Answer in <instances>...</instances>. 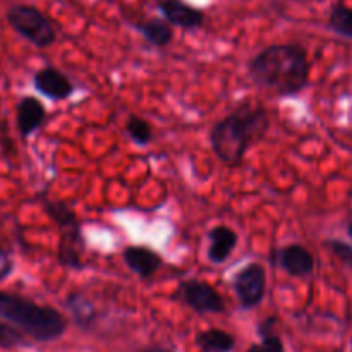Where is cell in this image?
I'll use <instances>...</instances> for the list:
<instances>
[{
    "instance_id": "obj_12",
    "label": "cell",
    "mask_w": 352,
    "mask_h": 352,
    "mask_svg": "<svg viewBox=\"0 0 352 352\" xmlns=\"http://www.w3.org/2000/svg\"><path fill=\"white\" fill-rule=\"evenodd\" d=\"M47 120V109L36 96H23L16 105V124L21 138H30Z\"/></svg>"
},
{
    "instance_id": "obj_7",
    "label": "cell",
    "mask_w": 352,
    "mask_h": 352,
    "mask_svg": "<svg viewBox=\"0 0 352 352\" xmlns=\"http://www.w3.org/2000/svg\"><path fill=\"white\" fill-rule=\"evenodd\" d=\"M270 261L291 277H308L315 270V258L311 251L298 243L272 250Z\"/></svg>"
},
{
    "instance_id": "obj_20",
    "label": "cell",
    "mask_w": 352,
    "mask_h": 352,
    "mask_svg": "<svg viewBox=\"0 0 352 352\" xmlns=\"http://www.w3.org/2000/svg\"><path fill=\"white\" fill-rule=\"evenodd\" d=\"M248 352H285V351H284V344H282V340L278 339L275 333H270V336L261 337V342L251 346Z\"/></svg>"
},
{
    "instance_id": "obj_5",
    "label": "cell",
    "mask_w": 352,
    "mask_h": 352,
    "mask_svg": "<svg viewBox=\"0 0 352 352\" xmlns=\"http://www.w3.org/2000/svg\"><path fill=\"white\" fill-rule=\"evenodd\" d=\"M234 292L239 299L241 308L253 309L261 305L267 292V270L260 263H248L234 274L232 280Z\"/></svg>"
},
{
    "instance_id": "obj_2",
    "label": "cell",
    "mask_w": 352,
    "mask_h": 352,
    "mask_svg": "<svg viewBox=\"0 0 352 352\" xmlns=\"http://www.w3.org/2000/svg\"><path fill=\"white\" fill-rule=\"evenodd\" d=\"M272 126L270 113L261 103L243 102L210 131V146L227 167H239L248 151L260 143Z\"/></svg>"
},
{
    "instance_id": "obj_9",
    "label": "cell",
    "mask_w": 352,
    "mask_h": 352,
    "mask_svg": "<svg viewBox=\"0 0 352 352\" xmlns=\"http://www.w3.org/2000/svg\"><path fill=\"white\" fill-rule=\"evenodd\" d=\"M157 6L162 16L172 26H177L186 31H192L199 30L205 24V12L189 6L184 0H158Z\"/></svg>"
},
{
    "instance_id": "obj_18",
    "label": "cell",
    "mask_w": 352,
    "mask_h": 352,
    "mask_svg": "<svg viewBox=\"0 0 352 352\" xmlns=\"http://www.w3.org/2000/svg\"><path fill=\"white\" fill-rule=\"evenodd\" d=\"M21 346H26L23 333L10 327V323L0 322V349H16Z\"/></svg>"
},
{
    "instance_id": "obj_22",
    "label": "cell",
    "mask_w": 352,
    "mask_h": 352,
    "mask_svg": "<svg viewBox=\"0 0 352 352\" xmlns=\"http://www.w3.org/2000/svg\"><path fill=\"white\" fill-rule=\"evenodd\" d=\"M141 352H170V351L164 349V347H148V349H144Z\"/></svg>"
},
{
    "instance_id": "obj_3",
    "label": "cell",
    "mask_w": 352,
    "mask_h": 352,
    "mask_svg": "<svg viewBox=\"0 0 352 352\" xmlns=\"http://www.w3.org/2000/svg\"><path fill=\"white\" fill-rule=\"evenodd\" d=\"M0 318L38 342H52L67 329V322L57 309L6 291H0Z\"/></svg>"
},
{
    "instance_id": "obj_10",
    "label": "cell",
    "mask_w": 352,
    "mask_h": 352,
    "mask_svg": "<svg viewBox=\"0 0 352 352\" xmlns=\"http://www.w3.org/2000/svg\"><path fill=\"white\" fill-rule=\"evenodd\" d=\"M122 261L126 267L140 278H150L164 265L160 254L148 246H126L122 251Z\"/></svg>"
},
{
    "instance_id": "obj_23",
    "label": "cell",
    "mask_w": 352,
    "mask_h": 352,
    "mask_svg": "<svg viewBox=\"0 0 352 352\" xmlns=\"http://www.w3.org/2000/svg\"><path fill=\"white\" fill-rule=\"evenodd\" d=\"M347 232H349V236H351V239H352V222L349 223V229H347Z\"/></svg>"
},
{
    "instance_id": "obj_21",
    "label": "cell",
    "mask_w": 352,
    "mask_h": 352,
    "mask_svg": "<svg viewBox=\"0 0 352 352\" xmlns=\"http://www.w3.org/2000/svg\"><path fill=\"white\" fill-rule=\"evenodd\" d=\"M14 272V260L10 258L9 251L0 254V282H3L6 278H9Z\"/></svg>"
},
{
    "instance_id": "obj_14",
    "label": "cell",
    "mask_w": 352,
    "mask_h": 352,
    "mask_svg": "<svg viewBox=\"0 0 352 352\" xmlns=\"http://www.w3.org/2000/svg\"><path fill=\"white\" fill-rule=\"evenodd\" d=\"M65 306L69 308V311H71L76 323H78L79 327H82V329H88V327L95 322V305H93L88 298L79 294V292H71V294L67 296V299H65Z\"/></svg>"
},
{
    "instance_id": "obj_6",
    "label": "cell",
    "mask_w": 352,
    "mask_h": 352,
    "mask_svg": "<svg viewBox=\"0 0 352 352\" xmlns=\"http://www.w3.org/2000/svg\"><path fill=\"white\" fill-rule=\"evenodd\" d=\"M179 298L199 315H219L226 311V299L208 282L189 278L179 285Z\"/></svg>"
},
{
    "instance_id": "obj_17",
    "label": "cell",
    "mask_w": 352,
    "mask_h": 352,
    "mask_svg": "<svg viewBox=\"0 0 352 352\" xmlns=\"http://www.w3.org/2000/svg\"><path fill=\"white\" fill-rule=\"evenodd\" d=\"M126 133L134 144L138 146H146L153 140V129L148 120L140 116H131L126 124Z\"/></svg>"
},
{
    "instance_id": "obj_16",
    "label": "cell",
    "mask_w": 352,
    "mask_h": 352,
    "mask_svg": "<svg viewBox=\"0 0 352 352\" xmlns=\"http://www.w3.org/2000/svg\"><path fill=\"white\" fill-rule=\"evenodd\" d=\"M329 30L352 40V9L344 2L333 3L329 16Z\"/></svg>"
},
{
    "instance_id": "obj_15",
    "label": "cell",
    "mask_w": 352,
    "mask_h": 352,
    "mask_svg": "<svg viewBox=\"0 0 352 352\" xmlns=\"http://www.w3.org/2000/svg\"><path fill=\"white\" fill-rule=\"evenodd\" d=\"M196 344L203 352H230L236 346V340L226 330L212 329L198 333Z\"/></svg>"
},
{
    "instance_id": "obj_4",
    "label": "cell",
    "mask_w": 352,
    "mask_h": 352,
    "mask_svg": "<svg viewBox=\"0 0 352 352\" xmlns=\"http://www.w3.org/2000/svg\"><path fill=\"white\" fill-rule=\"evenodd\" d=\"M6 19L9 26L33 47L48 48L57 41V30L54 23L38 7L16 3L9 7Z\"/></svg>"
},
{
    "instance_id": "obj_19",
    "label": "cell",
    "mask_w": 352,
    "mask_h": 352,
    "mask_svg": "<svg viewBox=\"0 0 352 352\" xmlns=\"http://www.w3.org/2000/svg\"><path fill=\"white\" fill-rule=\"evenodd\" d=\"M325 246L342 261L344 265L352 268V246L351 244L344 243V241H337V239H330L327 241Z\"/></svg>"
},
{
    "instance_id": "obj_11",
    "label": "cell",
    "mask_w": 352,
    "mask_h": 352,
    "mask_svg": "<svg viewBox=\"0 0 352 352\" xmlns=\"http://www.w3.org/2000/svg\"><path fill=\"white\" fill-rule=\"evenodd\" d=\"M206 239L210 243L208 250H206L208 261L213 265H222L229 260V256L236 250L239 236H237V232L232 227L220 223V226L212 227L208 230Z\"/></svg>"
},
{
    "instance_id": "obj_8",
    "label": "cell",
    "mask_w": 352,
    "mask_h": 352,
    "mask_svg": "<svg viewBox=\"0 0 352 352\" xmlns=\"http://www.w3.org/2000/svg\"><path fill=\"white\" fill-rule=\"evenodd\" d=\"M33 86L40 95L45 98L54 100V102H62L74 95L76 86L72 85L67 74L58 71L57 67H43L33 76Z\"/></svg>"
},
{
    "instance_id": "obj_1",
    "label": "cell",
    "mask_w": 352,
    "mask_h": 352,
    "mask_svg": "<svg viewBox=\"0 0 352 352\" xmlns=\"http://www.w3.org/2000/svg\"><path fill=\"white\" fill-rule=\"evenodd\" d=\"M248 74L258 88L278 98L296 96L308 88L309 60L301 45H268L248 64Z\"/></svg>"
},
{
    "instance_id": "obj_13",
    "label": "cell",
    "mask_w": 352,
    "mask_h": 352,
    "mask_svg": "<svg viewBox=\"0 0 352 352\" xmlns=\"http://www.w3.org/2000/svg\"><path fill=\"white\" fill-rule=\"evenodd\" d=\"M141 36L157 48H165L174 40V28L165 17H150L146 21L134 24Z\"/></svg>"
},
{
    "instance_id": "obj_24",
    "label": "cell",
    "mask_w": 352,
    "mask_h": 352,
    "mask_svg": "<svg viewBox=\"0 0 352 352\" xmlns=\"http://www.w3.org/2000/svg\"><path fill=\"white\" fill-rule=\"evenodd\" d=\"M2 253H6V250H3V248H2V244H0V254H2Z\"/></svg>"
}]
</instances>
